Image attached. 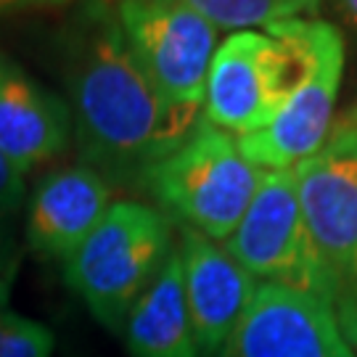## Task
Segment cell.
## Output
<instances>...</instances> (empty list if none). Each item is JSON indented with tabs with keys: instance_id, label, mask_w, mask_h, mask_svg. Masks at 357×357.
I'll return each instance as SVG.
<instances>
[{
	"instance_id": "cell-1",
	"label": "cell",
	"mask_w": 357,
	"mask_h": 357,
	"mask_svg": "<svg viewBox=\"0 0 357 357\" xmlns=\"http://www.w3.org/2000/svg\"><path fill=\"white\" fill-rule=\"evenodd\" d=\"M69 112L82 165L109 183L141 185L159 159L188 138L202 112L178 109L130 51L116 13L90 11L66 61Z\"/></svg>"
},
{
	"instance_id": "cell-2",
	"label": "cell",
	"mask_w": 357,
	"mask_h": 357,
	"mask_svg": "<svg viewBox=\"0 0 357 357\" xmlns=\"http://www.w3.org/2000/svg\"><path fill=\"white\" fill-rule=\"evenodd\" d=\"M315 66V19H286L220 40L202 116L233 138L270 125Z\"/></svg>"
},
{
	"instance_id": "cell-3",
	"label": "cell",
	"mask_w": 357,
	"mask_h": 357,
	"mask_svg": "<svg viewBox=\"0 0 357 357\" xmlns=\"http://www.w3.org/2000/svg\"><path fill=\"white\" fill-rule=\"evenodd\" d=\"M172 255V222L135 199L112 202L101 222L64 259V281L103 328L122 333L125 318Z\"/></svg>"
},
{
	"instance_id": "cell-4",
	"label": "cell",
	"mask_w": 357,
	"mask_h": 357,
	"mask_svg": "<svg viewBox=\"0 0 357 357\" xmlns=\"http://www.w3.org/2000/svg\"><path fill=\"white\" fill-rule=\"evenodd\" d=\"M265 169L255 167L233 135L209 125L204 116L172 153L143 175L141 188L162 212L183 228L225 243L262 183Z\"/></svg>"
},
{
	"instance_id": "cell-5",
	"label": "cell",
	"mask_w": 357,
	"mask_h": 357,
	"mask_svg": "<svg viewBox=\"0 0 357 357\" xmlns=\"http://www.w3.org/2000/svg\"><path fill=\"white\" fill-rule=\"evenodd\" d=\"M291 172L307 233L331 275L333 312L349 344H357V130L336 125Z\"/></svg>"
},
{
	"instance_id": "cell-6",
	"label": "cell",
	"mask_w": 357,
	"mask_h": 357,
	"mask_svg": "<svg viewBox=\"0 0 357 357\" xmlns=\"http://www.w3.org/2000/svg\"><path fill=\"white\" fill-rule=\"evenodd\" d=\"M225 252L257 281L318 294L333 307L331 275L307 233L291 169L262 175L246 215L225 241Z\"/></svg>"
},
{
	"instance_id": "cell-7",
	"label": "cell",
	"mask_w": 357,
	"mask_h": 357,
	"mask_svg": "<svg viewBox=\"0 0 357 357\" xmlns=\"http://www.w3.org/2000/svg\"><path fill=\"white\" fill-rule=\"evenodd\" d=\"M116 19L156 90L178 109L202 112L220 29L169 0H119Z\"/></svg>"
},
{
	"instance_id": "cell-8",
	"label": "cell",
	"mask_w": 357,
	"mask_h": 357,
	"mask_svg": "<svg viewBox=\"0 0 357 357\" xmlns=\"http://www.w3.org/2000/svg\"><path fill=\"white\" fill-rule=\"evenodd\" d=\"M344 75V38L315 19V66L275 119L252 135L236 138L238 151L259 169H294L328 141L333 109Z\"/></svg>"
},
{
	"instance_id": "cell-9",
	"label": "cell",
	"mask_w": 357,
	"mask_h": 357,
	"mask_svg": "<svg viewBox=\"0 0 357 357\" xmlns=\"http://www.w3.org/2000/svg\"><path fill=\"white\" fill-rule=\"evenodd\" d=\"M217 357H355V349L318 294L259 283Z\"/></svg>"
},
{
	"instance_id": "cell-10",
	"label": "cell",
	"mask_w": 357,
	"mask_h": 357,
	"mask_svg": "<svg viewBox=\"0 0 357 357\" xmlns=\"http://www.w3.org/2000/svg\"><path fill=\"white\" fill-rule=\"evenodd\" d=\"M180 262L199 355L217 357L243 318L259 281L225 252V246L191 228H183Z\"/></svg>"
},
{
	"instance_id": "cell-11",
	"label": "cell",
	"mask_w": 357,
	"mask_h": 357,
	"mask_svg": "<svg viewBox=\"0 0 357 357\" xmlns=\"http://www.w3.org/2000/svg\"><path fill=\"white\" fill-rule=\"evenodd\" d=\"M112 206V183L88 165L53 169L40 180L26 209V243L45 259L75 252Z\"/></svg>"
},
{
	"instance_id": "cell-12",
	"label": "cell",
	"mask_w": 357,
	"mask_h": 357,
	"mask_svg": "<svg viewBox=\"0 0 357 357\" xmlns=\"http://www.w3.org/2000/svg\"><path fill=\"white\" fill-rule=\"evenodd\" d=\"M72 138L69 103L0 51V151L26 175L61 156Z\"/></svg>"
},
{
	"instance_id": "cell-13",
	"label": "cell",
	"mask_w": 357,
	"mask_h": 357,
	"mask_svg": "<svg viewBox=\"0 0 357 357\" xmlns=\"http://www.w3.org/2000/svg\"><path fill=\"white\" fill-rule=\"evenodd\" d=\"M122 336L130 357H202L185 305L180 249H172L165 268L132 305Z\"/></svg>"
},
{
	"instance_id": "cell-14",
	"label": "cell",
	"mask_w": 357,
	"mask_h": 357,
	"mask_svg": "<svg viewBox=\"0 0 357 357\" xmlns=\"http://www.w3.org/2000/svg\"><path fill=\"white\" fill-rule=\"evenodd\" d=\"M204 16L220 32L259 29L286 19H302V13H318L320 0H169Z\"/></svg>"
},
{
	"instance_id": "cell-15",
	"label": "cell",
	"mask_w": 357,
	"mask_h": 357,
	"mask_svg": "<svg viewBox=\"0 0 357 357\" xmlns=\"http://www.w3.org/2000/svg\"><path fill=\"white\" fill-rule=\"evenodd\" d=\"M53 344L56 339L45 323L13 310L0 312V357H51Z\"/></svg>"
},
{
	"instance_id": "cell-16",
	"label": "cell",
	"mask_w": 357,
	"mask_h": 357,
	"mask_svg": "<svg viewBox=\"0 0 357 357\" xmlns=\"http://www.w3.org/2000/svg\"><path fill=\"white\" fill-rule=\"evenodd\" d=\"M24 172H19L11 165V159L0 151V212L3 215H16V209L24 202Z\"/></svg>"
},
{
	"instance_id": "cell-17",
	"label": "cell",
	"mask_w": 357,
	"mask_h": 357,
	"mask_svg": "<svg viewBox=\"0 0 357 357\" xmlns=\"http://www.w3.org/2000/svg\"><path fill=\"white\" fill-rule=\"evenodd\" d=\"M22 262V249L16 243L13 217L0 212V275H16Z\"/></svg>"
},
{
	"instance_id": "cell-18",
	"label": "cell",
	"mask_w": 357,
	"mask_h": 357,
	"mask_svg": "<svg viewBox=\"0 0 357 357\" xmlns=\"http://www.w3.org/2000/svg\"><path fill=\"white\" fill-rule=\"evenodd\" d=\"M69 0H0V13L19 11V8H40V6H61Z\"/></svg>"
},
{
	"instance_id": "cell-19",
	"label": "cell",
	"mask_w": 357,
	"mask_h": 357,
	"mask_svg": "<svg viewBox=\"0 0 357 357\" xmlns=\"http://www.w3.org/2000/svg\"><path fill=\"white\" fill-rule=\"evenodd\" d=\"M13 278H16V275H0V312L6 310V305H8V296H11V289H13Z\"/></svg>"
},
{
	"instance_id": "cell-20",
	"label": "cell",
	"mask_w": 357,
	"mask_h": 357,
	"mask_svg": "<svg viewBox=\"0 0 357 357\" xmlns=\"http://www.w3.org/2000/svg\"><path fill=\"white\" fill-rule=\"evenodd\" d=\"M333 3H336V8L357 26V0H333Z\"/></svg>"
},
{
	"instance_id": "cell-21",
	"label": "cell",
	"mask_w": 357,
	"mask_h": 357,
	"mask_svg": "<svg viewBox=\"0 0 357 357\" xmlns=\"http://www.w3.org/2000/svg\"><path fill=\"white\" fill-rule=\"evenodd\" d=\"M342 122H347V125H352V128L357 130V103H355V106H352V109H349V112H347L344 119H342Z\"/></svg>"
},
{
	"instance_id": "cell-22",
	"label": "cell",
	"mask_w": 357,
	"mask_h": 357,
	"mask_svg": "<svg viewBox=\"0 0 357 357\" xmlns=\"http://www.w3.org/2000/svg\"><path fill=\"white\" fill-rule=\"evenodd\" d=\"M352 349H355V357H357V344H352Z\"/></svg>"
}]
</instances>
